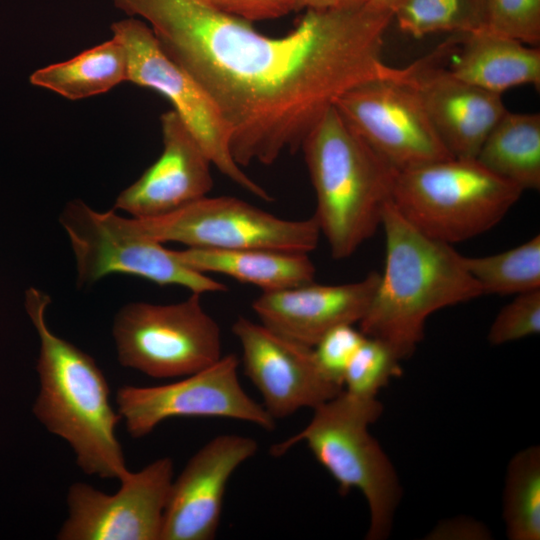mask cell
I'll use <instances>...</instances> for the list:
<instances>
[{
	"instance_id": "obj_1",
	"label": "cell",
	"mask_w": 540,
	"mask_h": 540,
	"mask_svg": "<svg viewBox=\"0 0 540 540\" xmlns=\"http://www.w3.org/2000/svg\"><path fill=\"white\" fill-rule=\"evenodd\" d=\"M147 21L163 51L210 96L230 130L238 165L295 153L323 114L379 76L393 13L368 0L306 10L283 37L198 0H112Z\"/></svg>"
},
{
	"instance_id": "obj_2",
	"label": "cell",
	"mask_w": 540,
	"mask_h": 540,
	"mask_svg": "<svg viewBox=\"0 0 540 540\" xmlns=\"http://www.w3.org/2000/svg\"><path fill=\"white\" fill-rule=\"evenodd\" d=\"M381 226L385 268L360 331L386 343L400 359L410 357L424 337L430 315L473 300L481 288L467 271L464 256L410 224L388 201Z\"/></svg>"
},
{
	"instance_id": "obj_3",
	"label": "cell",
	"mask_w": 540,
	"mask_h": 540,
	"mask_svg": "<svg viewBox=\"0 0 540 540\" xmlns=\"http://www.w3.org/2000/svg\"><path fill=\"white\" fill-rule=\"evenodd\" d=\"M48 294L29 288L26 311L38 333L36 370L40 389L33 405L38 421L72 448L83 473L103 479L129 473L116 436L121 419L110 402L109 384L95 360L54 334L46 321Z\"/></svg>"
},
{
	"instance_id": "obj_4",
	"label": "cell",
	"mask_w": 540,
	"mask_h": 540,
	"mask_svg": "<svg viewBox=\"0 0 540 540\" xmlns=\"http://www.w3.org/2000/svg\"><path fill=\"white\" fill-rule=\"evenodd\" d=\"M316 195L313 215L335 259L350 257L381 226L397 170L344 121L334 106L301 147Z\"/></svg>"
},
{
	"instance_id": "obj_5",
	"label": "cell",
	"mask_w": 540,
	"mask_h": 540,
	"mask_svg": "<svg viewBox=\"0 0 540 540\" xmlns=\"http://www.w3.org/2000/svg\"><path fill=\"white\" fill-rule=\"evenodd\" d=\"M310 422L297 434L271 448L281 456L305 442L316 460L338 484L341 495L359 490L368 504L370 524L367 539L389 536L401 497L397 473L369 432L383 411L376 398H361L344 389L316 407Z\"/></svg>"
},
{
	"instance_id": "obj_6",
	"label": "cell",
	"mask_w": 540,
	"mask_h": 540,
	"mask_svg": "<svg viewBox=\"0 0 540 540\" xmlns=\"http://www.w3.org/2000/svg\"><path fill=\"white\" fill-rule=\"evenodd\" d=\"M522 193L475 158L451 157L397 171L391 202L419 231L452 244L493 228Z\"/></svg>"
},
{
	"instance_id": "obj_7",
	"label": "cell",
	"mask_w": 540,
	"mask_h": 540,
	"mask_svg": "<svg viewBox=\"0 0 540 540\" xmlns=\"http://www.w3.org/2000/svg\"><path fill=\"white\" fill-rule=\"evenodd\" d=\"M59 222L71 244L79 287L121 273L160 286H181L200 295L228 289L184 264L175 250L145 234L133 217L121 216L114 209L101 212L74 199L61 211Z\"/></svg>"
},
{
	"instance_id": "obj_8",
	"label": "cell",
	"mask_w": 540,
	"mask_h": 540,
	"mask_svg": "<svg viewBox=\"0 0 540 540\" xmlns=\"http://www.w3.org/2000/svg\"><path fill=\"white\" fill-rule=\"evenodd\" d=\"M112 335L119 363L152 378L188 376L222 357L219 325L197 293L173 304L128 303Z\"/></svg>"
},
{
	"instance_id": "obj_9",
	"label": "cell",
	"mask_w": 540,
	"mask_h": 540,
	"mask_svg": "<svg viewBox=\"0 0 540 540\" xmlns=\"http://www.w3.org/2000/svg\"><path fill=\"white\" fill-rule=\"evenodd\" d=\"M111 30L126 51L127 81L163 95L220 173L259 199L271 201V195L234 160L229 127L210 96L163 51L151 28L130 18L113 23Z\"/></svg>"
},
{
	"instance_id": "obj_10",
	"label": "cell",
	"mask_w": 540,
	"mask_h": 540,
	"mask_svg": "<svg viewBox=\"0 0 540 540\" xmlns=\"http://www.w3.org/2000/svg\"><path fill=\"white\" fill-rule=\"evenodd\" d=\"M134 219L154 240L177 242L186 248L309 254L321 235L314 216L283 219L232 196H205L163 216Z\"/></svg>"
},
{
	"instance_id": "obj_11",
	"label": "cell",
	"mask_w": 540,
	"mask_h": 540,
	"mask_svg": "<svg viewBox=\"0 0 540 540\" xmlns=\"http://www.w3.org/2000/svg\"><path fill=\"white\" fill-rule=\"evenodd\" d=\"M239 364L236 355L228 354L170 384L124 385L116 393L117 412L134 438L148 435L161 422L175 417L229 418L271 431L276 420L242 388Z\"/></svg>"
},
{
	"instance_id": "obj_12",
	"label": "cell",
	"mask_w": 540,
	"mask_h": 540,
	"mask_svg": "<svg viewBox=\"0 0 540 540\" xmlns=\"http://www.w3.org/2000/svg\"><path fill=\"white\" fill-rule=\"evenodd\" d=\"M334 107L397 171L453 157L406 85L379 75L340 96Z\"/></svg>"
},
{
	"instance_id": "obj_13",
	"label": "cell",
	"mask_w": 540,
	"mask_h": 540,
	"mask_svg": "<svg viewBox=\"0 0 540 540\" xmlns=\"http://www.w3.org/2000/svg\"><path fill=\"white\" fill-rule=\"evenodd\" d=\"M170 457L159 458L120 480L115 494L82 482L67 493L68 517L59 540H160L173 482Z\"/></svg>"
},
{
	"instance_id": "obj_14",
	"label": "cell",
	"mask_w": 540,
	"mask_h": 540,
	"mask_svg": "<svg viewBox=\"0 0 540 540\" xmlns=\"http://www.w3.org/2000/svg\"><path fill=\"white\" fill-rule=\"evenodd\" d=\"M379 75L414 92L439 139L456 158H476L491 129L508 111L501 94L455 76L440 47L406 67L383 63Z\"/></svg>"
},
{
	"instance_id": "obj_15",
	"label": "cell",
	"mask_w": 540,
	"mask_h": 540,
	"mask_svg": "<svg viewBox=\"0 0 540 540\" xmlns=\"http://www.w3.org/2000/svg\"><path fill=\"white\" fill-rule=\"evenodd\" d=\"M232 332L242 348L244 373L275 420L302 408L315 409L343 390L321 371L312 347L242 316L233 323Z\"/></svg>"
},
{
	"instance_id": "obj_16",
	"label": "cell",
	"mask_w": 540,
	"mask_h": 540,
	"mask_svg": "<svg viewBox=\"0 0 540 540\" xmlns=\"http://www.w3.org/2000/svg\"><path fill=\"white\" fill-rule=\"evenodd\" d=\"M258 450L251 437L223 434L202 446L173 479L160 540L215 538L227 482Z\"/></svg>"
},
{
	"instance_id": "obj_17",
	"label": "cell",
	"mask_w": 540,
	"mask_h": 540,
	"mask_svg": "<svg viewBox=\"0 0 540 540\" xmlns=\"http://www.w3.org/2000/svg\"><path fill=\"white\" fill-rule=\"evenodd\" d=\"M163 150L116 198L114 209L134 218L172 213L211 191L210 159L174 111L161 116Z\"/></svg>"
},
{
	"instance_id": "obj_18",
	"label": "cell",
	"mask_w": 540,
	"mask_h": 540,
	"mask_svg": "<svg viewBox=\"0 0 540 540\" xmlns=\"http://www.w3.org/2000/svg\"><path fill=\"white\" fill-rule=\"evenodd\" d=\"M379 280V273L370 272L351 283L322 285L311 282L262 292L252 302V308L266 327L313 348L331 329L361 321Z\"/></svg>"
},
{
	"instance_id": "obj_19",
	"label": "cell",
	"mask_w": 540,
	"mask_h": 540,
	"mask_svg": "<svg viewBox=\"0 0 540 540\" xmlns=\"http://www.w3.org/2000/svg\"><path fill=\"white\" fill-rule=\"evenodd\" d=\"M457 53L448 69L458 78L502 94L520 86H540V49L484 28L453 34Z\"/></svg>"
},
{
	"instance_id": "obj_20",
	"label": "cell",
	"mask_w": 540,
	"mask_h": 540,
	"mask_svg": "<svg viewBox=\"0 0 540 540\" xmlns=\"http://www.w3.org/2000/svg\"><path fill=\"white\" fill-rule=\"evenodd\" d=\"M196 271L218 273L254 285L262 292L278 291L314 282L316 268L308 253L268 249L175 250Z\"/></svg>"
},
{
	"instance_id": "obj_21",
	"label": "cell",
	"mask_w": 540,
	"mask_h": 540,
	"mask_svg": "<svg viewBox=\"0 0 540 540\" xmlns=\"http://www.w3.org/2000/svg\"><path fill=\"white\" fill-rule=\"evenodd\" d=\"M523 191L540 188V115L507 111L491 129L475 158Z\"/></svg>"
},
{
	"instance_id": "obj_22",
	"label": "cell",
	"mask_w": 540,
	"mask_h": 540,
	"mask_svg": "<svg viewBox=\"0 0 540 540\" xmlns=\"http://www.w3.org/2000/svg\"><path fill=\"white\" fill-rule=\"evenodd\" d=\"M127 81V55L112 37L77 56L36 70L30 82L70 100L99 95Z\"/></svg>"
},
{
	"instance_id": "obj_23",
	"label": "cell",
	"mask_w": 540,
	"mask_h": 540,
	"mask_svg": "<svg viewBox=\"0 0 540 540\" xmlns=\"http://www.w3.org/2000/svg\"><path fill=\"white\" fill-rule=\"evenodd\" d=\"M503 518L511 540L540 539V449L518 452L508 464Z\"/></svg>"
},
{
	"instance_id": "obj_24",
	"label": "cell",
	"mask_w": 540,
	"mask_h": 540,
	"mask_svg": "<svg viewBox=\"0 0 540 540\" xmlns=\"http://www.w3.org/2000/svg\"><path fill=\"white\" fill-rule=\"evenodd\" d=\"M464 264L482 294H521L540 289V236L501 253L464 256Z\"/></svg>"
},
{
	"instance_id": "obj_25",
	"label": "cell",
	"mask_w": 540,
	"mask_h": 540,
	"mask_svg": "<svg viewBox=\"0 0 540 540\" xmlns=\"http://www.w3.org/2000/svg\"><path fill=\"white\" fill-rule=\"evenodd\" d=\"M487 0H401L393 13L399 29L414 38L465 34L487 27Z\"/></svg>"
},
{
	"instance_id": "obj_26",
	"label": "cell",
	"mask_w": 540,
	"mask_h": 540,
	"mask_svg": "<svg viewBox=\"0 0 540 540\" xmlns=\"http://www.w3.org/2000/svg\"><path fill=\"white\" fill-rule=\"evenodd\" d=\"M400 359L383 341L365 336L343 376V389L357 397L376 398L394 377L402 374Z\"/></svg>"
},
{
	"instance_id": "obj_27",
	"label": "cell",
	"mask_w": 540,
	"mask_h": 540,
	"mask_svg": "<svg viewBox=\"0 0 540 540\" xmlns=\"http://www.w3.org/2000/svg\"><path fill=\"white\" fill-rule=\"evenodd\" d=\"M487 27L530 46L540 43V0H487Z\"/></svg>"
},
{
	"instance_id": "obj_28",
	"label": "cell",
	"mask_w": 540,
	"mask_h": 540,
	"mask_svg": "<svg viewBox=\"0 0 540 540\" xmlns=\"http://www.w3.org/2000/svg\"><path fill=\"white\" fill-rule=\"evenodd\" d=\"M540 331V289L517 294L501 309L488 332L492 345L538 334Z\"/></svg>"
},
{
	"instance_id": "obj_29",
	"label": "cell",
	"mask_w": 540,
	"mask_h": 540,
	"mask_svg": "<svg viewBox=\"0 0 540 540\" xmlns=\"http://www.w3.org/2000/svg\"><path fill=\"white\" fill-rule=\"evenodd\" d=\"M365 335L353 325L337 326L313 347L316 362L331 381L343 387L345 369Z\"/></svg>"
},
{
	"instance_id": "obj_30",
	"label": "cell",
	"mask_w": 540,
	"mask_h": 540,
	"mask_svg": "<svg viewBox=\"0 0 540 540\" xmlns=\"http://www.w3.org/2000/svg\"><path fill=\"white\" fill-rule=\"evenodd\" d=\"M226 14L250 22L277 19L295 9V0H198Z\"/></svg>"
},
{
	"instance_id": "obj_31",
	"label": "cell",
	"mask_w": 540,
	"mask_h": 540,
	"mask_svg": "<svg viewBox=\"0 0 540 540\" xmlns=\"http://www.w3.org/2000/svg\"><path fill=\"white\" fill-rule=\"evenodd\" d=\"M367 0H295L296 11L305 10H329L346 8L358 5Z\"/></svg>"
},
{
	"instance_id": "obj_32",
	"label": "cell",
	"mask_w": 540,
	"mask_h": 540,
	"mask_svg": "<svg viewBox=\"0 0 540 540\" xmlns=\"http://www.w3.org/2000/svg\"><path fill=\"white\" fill-rule=\"evenodd\" d=\"M368 1L379 8L389 10L394 13L395 8L397 7V5L399 4L401 0H368Z\"/></svg>"
}]
</instances>
